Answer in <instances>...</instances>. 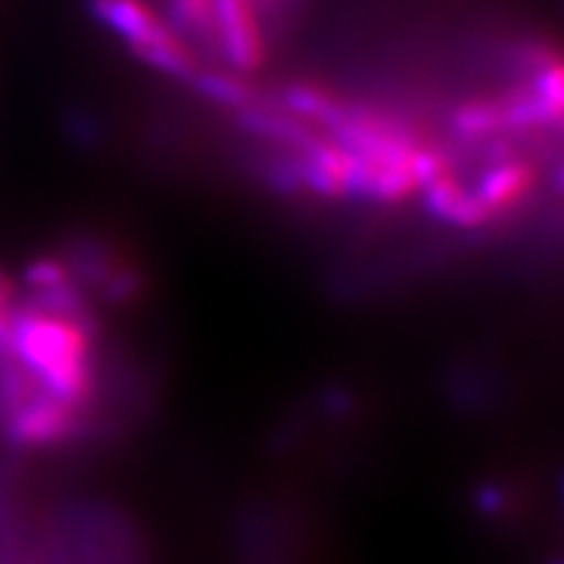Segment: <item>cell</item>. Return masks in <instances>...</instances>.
<instances>
[{
  "instance_id": "1",
  "label": "cell",
  "mask_w": 564,
  "mask_h": 564,
  "mask_svg": "<svg viewBox=\"0 0 564 564\" xmlns=\"http://www.w3.org/2000/svg\"><path fill=\"white\" fill-rule=\"evenodd\" d=\"M12 350L41 391L85 414L95 398V321L17 299Z\"/></svg>"
},
{
  "instance_id": "3",
  "label": "cell",
  "mask_w": 564,
  "mask_h": 564,
  "mask_svg": "<svg viewBox=\"0 0 564 564\" xmlns=\"http://www.w3.org/2000/svg\"><path fill=\"white\" fill-rule=\"evenodd\" d=\"M539 186V170L520 155H501L473 186L466 184L473 224L487 226L524 207Z\"/></svg>"
},
{
  "instance_id": "2",
  "label": "cell",
  "mask_w": 564,
  "mask_h": 564,
  "mask_svg": "<svg viewBox=\"0 0 564 564\" xmlns=\"http://www.w3.org/2000/svg\"><path fill=\"white\" fill-rule=\"evenodd\" d=\"M93 14L130 47L132 55L165 76L196 80L200 62L170 24L167 14L149 0H90Z\"/></svg>"
},
{
  "instance_id": "4",
  "label": "cell",
  "mask_w": 564,
  "mask_h": 564,
  "mask_svg": "<svg viewBox=\"0 0 564 564\" xmlns=\"http://www.w3.org/2000/svg\"><path fill=\"white\" fill-rule=\"evenodd\" d=\"M215 50L236 74H254L269 57L257 0H217Z\"/></svg>"
},
{
  "instance_id": "5",
  "label": "cell",
  "mask_w": 564,
  "mask_h": 564,
  "mask_svg": "<svg viewBox=\"0 0 564 564\" xmlns=\"http://www.w3.org/2000/svg\"><path fill=\"white\" fill-rule=\"evenodd\" d=\"M83 416L76 408L39 388L3 421V431L10 443L20 447H50L80 433Z\"/></svg>"
},
{
  "instance_id": "6",
  "label": "cell",
  "mask_w": 564,
  "mask_h": 564,
  "mask_svg": "<svg viewBox=\"0 0 564 564\" xmlns=\"http://www.w3.org/2000/svg\"><path fill=\"white\" fill-rule=\"evenodd\" d=\"M165 14L184 41L207 43L215 50L217 0H167Z\"/></svg>"
},
{
  "instance_id": "7",
  "label": "cell",
  "mask_w": 564,
  "mask_h": 564,
  "mask_svg": "<svg viewBox=\"0 0 564 564\" xmlns=\"http://www.w3.org/2000/svg\"><path fill=\"white\" fill-rule=\"evenodd\" d=\"M20 299V292H17V285L12 282V278L0 269V302L6 304H14Z\"/></svg>"
}]
</instances>
